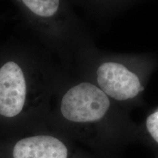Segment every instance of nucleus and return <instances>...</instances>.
I'll use <instances>...</instances> for the list:
<instances>
[{"instance_id":"obj_6","label":"nucleus","mask_w":158,"mask_h":158,"mask_svg":"<svg viewBox=\"0 0 158 158\" xmlns=\"http://www.w3.org/2000/svg\"><path fill=\"white\" fill-rule=\"evenodd\" d=\"M146 127L152 138L158 143V108L147 118Z\"/></svg>"},{"instance_id":"obj_2","label":"nucleus","mask_w":158,"mask_h":158,"mask_svg":"<svg viewBox=\"0 0 158 158\" xmlns=\"http://www.w3.org/2000/svg\"><path fill=\"white\" fill-rule=\"evenodd\" d=\"M110 106V98L96 84L84 81L65 91L59 111L67 121L86 124L101 120Z\"/></svg>"},{"instance_id":"obj_4","label":"nucleus","mask_w":158,"mask_h":158,"mask_svg":"<svg viewBox=\"0 0 158 158\" xmlns=\"http://www.w3.org/2000/svg\"><path fill=\"white\" fill-rule=\"evenodd\" d=\"M97 86L109 98L126 101L137 97L143 86L141 79L126 65L116 62H106L96 70Z\"/></svg>"},{"instance_id":"obj_1","label":"nucleus","mask_w":158,"mask_h":158,"mask_svg":"<svg viewBox=\"0 0 158 158\" xmlns=\"http://www.w3.org/2000/svg\"><path fill=\"white\" fill-rule=\"evenodd\" d=\"M56 73L34 51L18 43L0 46V117L13 119L31 100L48 93Z\"/></svg>"},{"instance_id":"obj_3","label":"nucleus","mask_w":158,"mask_h":158,"mask_svg":"<svg viewBox=\"0 0 158 158\" xmlns=\"http://www.w3.org/2000/svg\"><path fill=\"white\" fill-rule=\"evenodd\" d=\"M27 22L54 47L62 41L61 0H15Z\"/></svg>"},{"instance_id":"obj_5","label":"nucleus","mask_w":158,"mask_h":158,"mask_svg":"<svg viewBox=\"0 0 158 158\" xmlns=\"http://www.w3.org/2000/svg\"><path fill=\"white\" fill-rule=\"evenodd\" d=\"M13 158H68L66 145L59 138L48 135L30 136L15 143Z\"/></svg>"}]
</instances>
